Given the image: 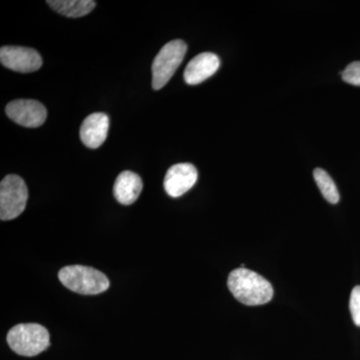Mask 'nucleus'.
I'll return each mask as SVG.
<instances>
[{"label": "nucleus", "mask_w": 360, "mask_h": 360, "mask_svg": "<svg viewBox=\"0 0 360 360\" xmlns=\"http://www.w3.org/2000/svg\"><path fill=\"white\" fill-rule=\"evenodd\" d=\"M227 286L239 302L250 307L265 304L274 297V288L269 281L245 267L232 270Z\"/></svg>", "instance_id": "obj_1"}, {"label": "nucleus", "mask_w": 360, "mask_h": 360, "mask_svg": "<svg viewBox=\"0 0 360 360\" xmlns=\"http://www.w3.org/2000/svg\"><path fill=\"white\" fill-rule=\"evenodd\" d=\"M60 283L73 292L96 295L110 288V281L103 272L84 265H70L58 274Z\"/></svg>", "instance_id": "obj_2"}, {"label": "nucleus", "mask_w": 360, "mask_h": 360, "mask_svg": "<svg viewBox=\"0 0 360 360\" xmlns=\"http://www.w3.org/2000/svg\"><path fill=\"white\" fill-rule=\"evenodd\" d=\"M6 340L15 354L28 357L41 354L51 345L49 330L37 323L18 324L8 331Z\"/></svg>", "instance_id": "obj_3"}, {"label": "nucleus", "mask_w": 360, "mask_h": 360, "mask_svg": "<svg viewBox=\"0 0 360 360\" xmlns=\"http://www.w3.org/2000/svg\"><path fill=\"white\" fill-rule=\"evenodd\" d=\"M187 51V45L184 40L176 39L165 44L153 63V87L160 90L165 87L174 77L175 71L181 65Z\"/></svg>", "instance_id": "obj_4"}, {"label": "nucleus", "mask_w": 360, "mask_h": 360, "mask_svg": "<svg viewBox=\"0 0 360 360\" xmlns=\"http://www.w3.org/2000/svg\"><path fill=\"white\" fill-rule=\"evenodd\" d=\"M28 200V189L25 180L9 174L0 184V219L13 220L25 212Z\"/></svg>", "instance_id": "obj_5"}, {"label": "nucleus", "mask_w": 360, "mask_h": 360, "mask_svg": "<svg viewBox=\"0 0 360 360\" xmlns=\"http://www.w3.org/2000/svg\"><path fill=\"white\" fill-rule=\"evenodd\" d=\"M6 115L13 122L21 127H41L47 117L46 108L44 104L33 99H16L7 104Z\"/></svg>", "instance_id": "obj_6"}, {"label": "nucleus", "mask_w": 360, "mask_h": 360, "mask_svg": "<svg viewBox=\"0 0 360 360\" xmlns=\"http://www.w3.org/2000/svg\"><path fill=\"white\" fill-rule=\"evenodd\" d=\"M0 61L8 70L21 73L33 72L42 65V58L39 52L30 47L2 46Z\"/></svg>", "instance_id": "obj_7"}, {"label": "nucleus", "mask_w": 360, "mask_h": 360, "mask_svg": "<svg viewBox=\"0 0 360 360\" xmlns=\"http://www.w3.org/2000/svg\"><path fill=\"white\" fill-rule=\"evenodd\" d=\"M198 179V169L193 165L177 163L167 170L163 186L168 195L176 198L193 188Z\"/></svg>", "instance_id": "obj_8"}, {"label": "nucleus", "mask_w": 360, "mask_h": 360, "mask_svg": "<svg viewBox=\"0 0 360 360\" xmlns=\"http://www.w3.org/2000/svg\"><path fill=\"white\" fill-rule=\"evenodd\" d=\"M110 129V117L103 112L87 116L80 127V139L89 148L96 149L103 146Z\"/></svg>", "instance_id": "obj_9"}, {"label": "nucleus", "mask_w": 360, "mask_h": 360, "mask_svg": "<svg viewBox=\"0 0 360 360\" xmlns=\"http://www.w3.org/2000/svg\"><path fill=\"white\" fill-rule=\"evenodd\" d=\"M220 66V59L212 52H202L191 59L184 70L187 84L196 85L212 77Z\"/></svg>", "instance_id": "obj_10"}, {"label": "nucleus", "mask_w": 360, "mask_h": 360, "mask_svg": "<svg viewBox=\"0 0 360 360\" xmlns=\"http://www.w3.org/2000/svg\"><path fill=\"white\" fill-rule=\"evenodd\" d=\"M142 180L134 172H122L118 175L113 186L115 200L123 205H130L139 198L142 191Z\"/></svg>", "instance_id": "obj_11"}, {"label": "nucleus", "mask_w": 360, "mask_h": 360, "mask_svg": "<svg viewBox=\"0 0 360 360\" xmlns=\"http://www.w3.org/2000/svg\"><path fill=\"white\" fill-rule=\"evenodd\" d=\"M46 4L61 15L72 18L87 15L96 6L92 0H49Z\"/></svg>", "instance_id": "obj_12"}, {"label": "nucleus", "mask_w": 360, "mask_h": 360, "mask_svg": "<svg viewBox=\"0 0 360 360\" xmlns=\"http://www.w3.org/2000/svg\"><path fill=\"white\" fill-rule=\"evenodd\" d=\"M314 177L324 200H328L331 205H336L340 200V193L335 181L329 176L328 172L321 168H316L314 172Z\"/></svg>", "instance_id": "obj_13"}, {"label": "nucleus", "mask_w": 360, "mask_h": 360, "mask_svg": "<svg viewBox=\"0 0 360 360\" xmlns=\"http://www.w3.org/2000/svg\"><path fill=\"white\" fill-rule=\"evenodd\" d=\"M341 77L347 84L360 86V61H354L341 72Z\"/></svg>", "instance_id": "obj_14"}, {"label": "nucleus", "mask_w": 360, "mask_h": 360, "mask_svg": "<svg viewBox=\"0 0 360 360\" xmlns=\"http://www.w3.org/2000/svg\"><path fill=\"white\" fill-rule=\"evenodd\" d=\"M349 309L355 326H360V285L355 286L352 291Z\"/></svg>", "instance_id": "obj_15"}]
</instances>
